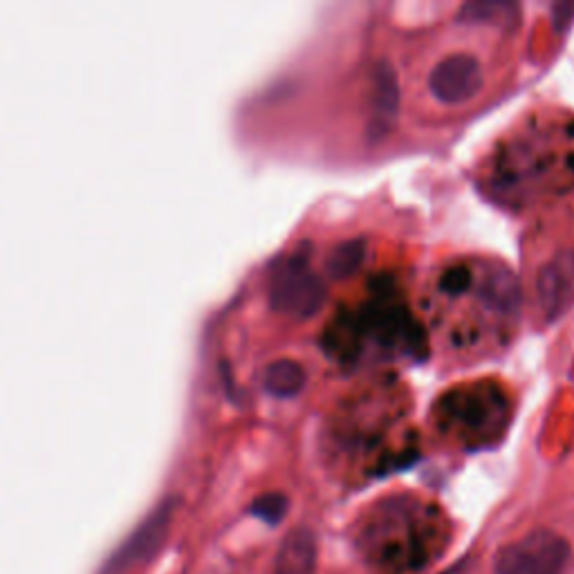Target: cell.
Wrapping results in <instances>:
<instances>
[{"label":"cell","mask_w":574,"mask_h":574,"mask_svg":"<svg viewBox=\"0 0 574 574\" xmlns=\"http://www.w3.org/2000/svg\"><path fill=\"white\" fill-rule=\"evenodd\" d=\"M366 257V242L362 238L357 240H346L333 250V254L327 257V272H331L335 279H346L351 276Z\"/></svg>","instance_id":"obj_12"},{"label":"cell","mask_w":574,"mask_h":574,"mask_svg":"<svg viewBox=\"0 0 574 574\" xmlns=\"http://www.w3.org/2000/svg\"><path fill=\"white\" fill-rule=\"evenodd\" d=\"M327 299L323 279L310 265L307 248L283 257L270 272V303L292 319L314 316Z\"/></svg>","instance_id":"obj_3"},{"label":"cell","mask_w":574,"mask_h":574,"mask_svg":"<svg viewBox=\"0 0 574 574\" xmlns=\"http://www.w3.org/2000/svg\"><path fill=\"white\" fill-rule=\"evenodd\" d=\"M176 503L169 499L159 503L131 534L128 539L111 554L102 574H124L128 570L150 563L164 547L171 532Z\"/></svg>","instance_id":"obj_5"},{"label":"cell","mask_w":574,"mask_h":574,"mask_svg":"<svg viewBox=\"0 0 574 574\" xmlns=\"http://www.w3.org/2000/svg\"><path fill=\"white\" fill-rule=\"evenodd\" d=\"M458 19L462 23H473V25H497V28H512V23L519 21V6L512 3H467L462 6Z\"/></svg>","instance_id":"obj_11"},{"label":"cell","mask_w":574,"mask_h":574,"mask_svg":"<svg viewBox=\"0 0 574 574\" xmlns=\"http://www.w3.org/2000/svg\"><path fill=\"white\" fill-rule=\"evenodd\" d=\"M572 14H574V6H556L554 8V25H556V30H563V21H565V25L570 23V19H572Z\"/></svg>","instance_id":"obj_14"},{"label":"cell","mask_w":574,"mask_h":574,"mask_svg":"<svg viewBox=\"0 0 574 574\" xmlns=\"http://www.w3.org/2000/svg\"><path fill=\"white\" fill-rule=\"evenodd\" d=\"M288 512H290V499L285 494H281V491H270V494L259 497L250 505V514L270 528L281 525L285 521Z\"/></svg>","instance_id":"obj_13"},{"label":"cell","mask_w":574,"mask_h":574,"mask_svg":"<svg viewBox=\"0 0 574 574\" xmlns=\"http://www.w3.org/2000/svg\"><path fill=\"white\" fill-rule=\"evenodd\" d=\"M307 375L294 359H276L263 371V386L274 397H294L303 390Z\"/></svg>","instance_id":"obj_10"},{"label":"cell","mask_w":574,"mask_h":574,"mask_svg":"<svg viewBox=\"0 0 574 574\" xmlns=\"http://www.w3.org/2000/svg\"><path fill=\"white\" fill-rule=\"evenodd\" d=\"M399 106V88L390 65L379 63L375 72V95H373V137H382L395 122Z\"/></svg>","instance_id":"obj_9"},{"label":"cell","mask_w":574,"mask_h":574,"mask_svg":"<svg viewBox=\"0 0 574 574\" xmlns=\"http://www.w3.org/2000/svg\"><path fill=\"white\" fill-rule=\"evenodd\" d=\"M469 570H471V559H469V556H465V559L456 561L451 567L442 570L440 574H469Z\"/></svg>","instance_id":"obj_15"},{"label":"cell","mask_w":574,"mask_h":574,"mask_svg":"<svg viewBox=\"0 0 574 574\" xmlns=\"http://www.w3.org/2000/svg\"><path fill=\"white\" fill-rule=\"evenodd\" d=\"M539 301L550 316H556L574 294V257L563 254L539 274Z\"/></svg>","instance_id":"obj_8"},{"label":"cell","mask_w":574,"mask_h":574,"mask_svg":"<svg viewBox=\"0 0 574 574\" xmlns=\"http://www.w3.org/2000/svg\"><path fill=\"white\" fill-rule=\"evenodd\" d=\"M319 543L312 530L296 528L279 545L274 574H316Z\"/></svg>","instance_id":"obj_7"},{"label":"cell","mask_w":574,"mask_h":574,"mask_svg":"<svg viewBox=\"0 0 574 574\" xmlns=\"http://www.w3.org/2000/svg\"><path fill=\"white\" fill-rule=\"evenodd\" d=\"M482 67L471 54H451L440 61L431 76L429 88L434 97L447 106L465 104L482 88Z\"/></svg>","instance_id":"obj_6"},{"label":"cell","mask_w":574,"mask_h":574,"mask_svg":"<svg viewBox=\"0 0 574 574\" xmlns=\"http://www.w3.org/2000/svg\"><path fill=\"white\" fill-rule=\"evenodd\" d=\"M436 420L471 445L491 442L510 422V401L489 384L458 388L438 399Z\"/></svg>","instance_id":"obj_2"},{"label":"cell","mask_w":574,"mask_h":574,"mask_svg":"<svg viewBox=\"0 0 574 574\" xmlns=\"http://www.w3.org/2000/svg\"><path fill=\"white\" fill-rule=\"evenodd\" d=\"M567 561V539L541 528L503 545L491 565L497 574H563Z\"/></svg>","instance_id":"obj_4"},{"label":"cell","mask_w":574,"mask_h":574,"mask_svg":"<svg viewBox=\"0 0 574 574\" xmlns=\"http://www.w3.org/2000/svg\"><path fill=\"white\" fill-rule=\"evenodd\" d=\"M425 335L388 279L373 288L371 299L344 312L325 333V348L337 362H357L368 353L422 355Z\"/></svg>","instance_id":"obj_1"}]
</instances>
